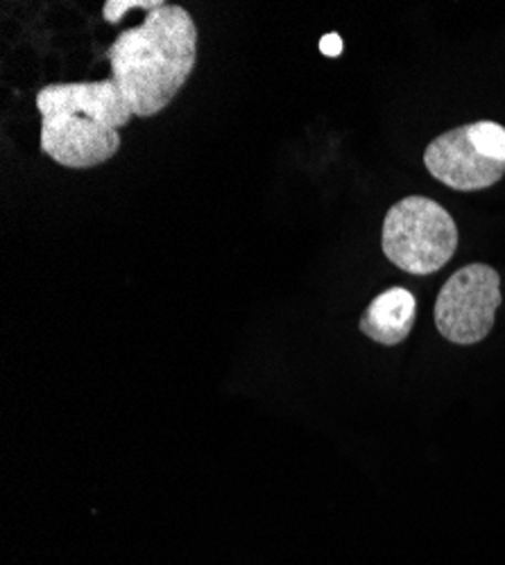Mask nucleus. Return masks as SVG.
Instances as JSON below:
<instances>
[{
    "instance_id": "1",
    "label": "nucleus",
    "mask_w": 505,
    "mask_h": 565,
    "mask_svg": "<svg viewBox=\"0 0 505 565\" xmlns=\"http://www.w3.org/2000/svg\"><path fill=\"white\" fill-rule=\"evenodd\" d=\"M112 79L134 116L164 111L189 82L198 62V25L189 10L166 3L109 45Z\"/></svg>"
},
{
    "instance_id": "2",
    "label": "nucleus",
    "mask_w": 505,
    "mask_h": 565,
    "mask_svg": "<svg viewBox=\"0 0 505 565\" xmlns=\"http://www.w3.org/2000/svg\"><path fill=\"white\" fill-rule=\"evenodd\" d=\"M41 152L71 170L107 163L120 150V129L134 111L112 77L49 84L36 93Z\"/></svg>"
},
{
    "instance_id": "3",
    "label": "nucleus",
    "mask_w": 505,
    "mask_h": 565,
    "mask_svg": "<svg viewBox=\"0 0 505 565\" xmlns=\"http://www.w3.org/2000/svg\"><path fill=\"white\" fill-rule=\"evenodd\" d=\"M381 249L399 269L412 276H431L453 258L457 226L438 202L410 195L386 213Z\"/></svg>"
},
{
    "instance_id": "4",
    "label": "nucleus",
    "mask_w": 505,
    "mask_h": 565,
    "mask_svg": "<svg viewBox=\"0 0 505 565\" xmlns=\"http://www.w3.org/2000/svg\"><path fill=\"white\" fill-rule=\"evenodd\" d=\"M424 166L451 191H485L505 177V127L476 120L449 129L431 140Z\"/></svg>"
},
{
    "instance_id": "5",
    "label": "nucleus",
    "mask_w": 505,
    "mask_h": 565,
    "mask_svg": "<svg viewBox=\"0 0 505 565\" xmlns=\"http://www.w3.org/2000/svg\"><path fill=\"white\" fill-rule=\"evenodd\" d=\"M501 303L498 271L485 263L465 265L444 282L438 295L435 326L440 335L453 344H478L492 333Z\"/></svg>"
},
{
    "instance_id": "6",
    "label": "nucleus",
    "mask_w": 505,
    "mask_h": 565,
    "mask_svg": "<svg viewBox=\"0 0 505 565\" xmlns=\"http://www.w3.org/2000/svg\"><path fill=\"white\" fill-rule=\"evenodd\" d=\"M418 301L406 288H390L372 299L360 317V333L381 347L401 344L415 323Z\"/></svg>"
},
{
    "instance_id": "7",
    "label": "nucleus",
    "mask_w": 505,
    "mask_h": 565,
    "mask_svg": "<svg viewBox=\"0 0 505 565\" xmlns=\"http://www.w3.org/2000/svg\"><path fill=\"white\" fill-rule=\"evenodd\" d=\"M164 6V0H107L103 6V17L109 25H118L129 10H144L150 14Z\"/></svg>"
},
{
    "instance_id": "8",
    "label": "nucleus",
    "mask_w": 505,
    "mask_h": 565,
    "mask_svg": "<svg viewBox=\"0 0 505 565\" xmlns=\"http://www.w3.org/2000/svg\"><path fill=\"white\" fill-rule=\"evenodd\" d=\"M319 51H323L327 57H340L343 55V51H345V45H343V39H340V34H336V32H332V34H327V36H323L319 39Z\"/></svg>"
}]
</instances>
